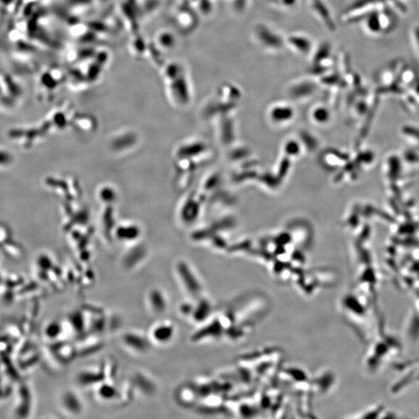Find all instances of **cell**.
<instances>
[{
    "label": "cell",
    "mask_w": 419,
    "mask_h": 419,
    "mask_svg": "<svg viewBox=\"0 0 419 419\" xmlns=\"http://www.w3.org/2000/svg\"><path fill=\"white\" fill-rule=\"evenodd\" d=\"M98 394L103 399H111L117 395V391L109 384H103L98 391Z\"/></svg>",
    "instance_id": "obj_10"
},
{
    "label": "cell",
    "mask_w": 419,
    "mask_h": 419,
    "mask_svg": "<svg viewBox=\"0 0 419 419\" xmlns=\"http://www.w3.org/2000/svg\"><path fill=\"white\" fill-rule=\"evenodd\" d=\"M63 408L69 412V414L79 415L83 411L82 400L75 392L68 391L62 396Z\"/></svg>",
    "instance_id": "obj_7"
},
{
    "label": "cell",
    "mask_w": 419,
    "mask_h": 419,
    "mask_svg": "<svg viewBox=\"0 0 419 419\" xmlns=\"http://www.w3.org/2000/svg\"><path fill=\"white\" fill-rule=\"evenodd\" d=\"M100 375L99 373L93 371H83L79 375V380L82 385H90L96 384V381H100V380H97V376Z\"/></svg>",
    "instance_id": "obj_9"
},
{
    "label": "cell",
    "mask_w": 419,
    "mask_h": 419,
    "mask_svg": "<svg viewBox=\"0 0 419 419\" xmlns=\"http://www.w3.org/2000/svg\"><path fill=\"white\" fill-rule=\"evenodd\" d=\"M123 343L137 353H146L150 349L151 342L142 334L128 332L122 338Z\"/></svg>",
    "instance_id": "obj_3"
},
{
    "label": "cell",
    "mask_w": 419,
    "mask_h": 419,
    "mask_svg": "<svg viewBox=\"0 0 419 419\" xmlns=\"http://www.w3.org/2000/svg\"><path fill=\"white\" fill-rule=\"evenodd\" d=\"M407 65L402 59H395L389 65L383 68L377 75L378 89L382 93H387L398 81L402 70Z\"/></svg>",
    "instance_id": "obj_2"
},
{
    "label": "cell",
    "mask_w": 419,
    "mask_h": 419,
    "mask_svg": "<svg viewBox=\"0 0 419 419\" xmlns=\"http://www.w3.org/2000/svg\"><path fill=\"white\" fill-rule=\"evenodd\" d=\"M20 0H0V10L4 13H12L19 8Z\"/></svg>",
    "instance_id": "obj_8"
},
{
    "label": "cell",
    "mask_w": 419,
    "mask_h": 419,
    "mask_svg": "<svg viewBox=\"0 0 419 419\" xmlns=\"http://www.w3.org/2000/svg\"><path fill=\"white\" fill-rule=\"evenodd\" d=\"M410 37L415 51L419 56V23L415 25L412 28L410 32Z\"/></svg>",
    "instance_id": "obj_11"
},
{
    "label": "cell",
    "mask_w": 419,
    "mask_h": 419,
    "mask_svg": "<svg viewBox=\"0 0 419 419\" xmlns=\"http://www.w3.org/2000/svg\"><path fill=\"white\" fill-rule=\"evenodd\" d=\"M148 303L154 314H163L167 309L168 302L166 294L159 289L154 288L149 291Z\"/></svg>",
    "instance_id": "obj_5"
},
{
    "label": "cell",
    "mask_w": 419,
    "mask_h": 419,
    "mask_svg": "<svg viewBox=\"0 0 419 419\" xmlns=\"http://www.w3.org/2000/svg\"><path fill=\"white\" fill-rule=\"evenodd\" d=\"M398 12L383 8L369 12L361 18L363 30L371 37H379L392 33L398 24Z\"/></svg>",
    "instance_id": "obj_1"
},
{
    "label": "cell",
    "mask_w": 419,
    "mask_h": 419,
    "mask_svg": "<svg viewBox=\"0 0 419 419\" xmlns=\"http://www.w3.org/2000/svg\"><path fill=\"white\" fill-rule=\"evenodd\" d=\"M177 270L179 279L187 291L195 294L201 290V285L191 271H189L184 265H180Z\"/></svg>",
    "instance_id": "obj_6"
},
{
    "label": "cell",
    "mask_w": 419,
    "mask_h": 419,
    "mask_svg": "<svg viewBox=\"0 0 419 419\" xmlns=\"http://www.w3.org/2000/svg\"><path fill=\"white\" fill-rule=\"evenodd\" d=\"M174 334V325L171 322H160L152 328L151 341L159 345L167 344L171 342Z\"/></svg>",
    "instance_id": "obj_4"
}]
</instances>
